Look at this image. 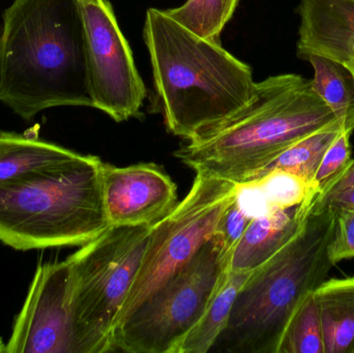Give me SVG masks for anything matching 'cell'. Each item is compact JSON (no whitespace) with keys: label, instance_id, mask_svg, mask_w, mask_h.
Returning a JSON list of instances; mask_svg holds the SVG:
<instances>
[{"label":"cell","instance_id":"44dd1931","mask_svg":"<svg viewBox=\"0 0 354 353\" xmlns=\"http://www.w3.org/2000/svg\"><path fill=\"white\" fill-rule=\"evenodd\" d=\"M351 136V133L341 131L339 136L324 153L313 180L314 187L318 191L316 201L324 198L330 192L332 187L353 163Z\"/></svg>","mask_w":354,"mask_h":353},{"label":"cell","instance_id":"277c9868","mask_svg":"<svg viewBox=\"0 0 354 353\" xmlns=\"http://www.w3.org/2000/svg\"><path fill=\"white\" fill-rule=\"evenodd\" d=\"M337 211H313L303 229L263 265L239 290L228 323L212 350L279 353L283 336L301 303L326 280L334 265L328 247Z\"/></svg>","mask_w":354,"mask_h":353},{"label":"cell","instance_id":"d4e9b609","mask_svg":"<svg viewBox=\"0 0 354 353\" xmlns=\"http://www.w3.org/2000/svg\"><path fill=\"white\" fill-rule=\"evenodd\" d=\"M353 187H354V161L353 163L351 164V167L346 170V172H345L340 178H339L338 182L332 187L330 192H328L324 198L330 196V195L335 194V193L341 192V191L346 190V189L353 188ZM320 200H322V199H320ZM316 202H317V201H316Z\"/></svg>","mask_w":354,"mask_h":353},{"label":"cell","instance_id":"6da1fadb","mask_svg":"<svg viewBox=\"0 0 354 353\" xmlns=\"http://www.w3.org/2000/svg\"><path fill=\"white\" fill-rule=\"evenodd\" d=\"M0 102L24 120L93 107L80 0H14L2 15Z\"/></svg>","mask_w":354,"mask_h":353},{"label":"cell","instance_id":"8fae6325","mask_svg":"<svg viewBox=\"0 0 354 353\" xmlns=\"http://www.w3.org/2000/svg\"><path fill=\"white\" fill-rule=\"evenodd\" d=\"M102 194L110 226L153 225L178 203L176 184L153 163H103Z\"/></svg>","mask_w":354,"mask_h":353},{"label":"cell","instance_id":"52a82bcc","mask_svg":"<svg viewBox=\"0 0 354 353\" xmlns=\"http://www.w3.org/2000/svg\"><path fill=\"white\" fill-rule=\"evenodd\" d=\"M233 251L214 233L111 337V352L176 353L229 271Z\"/></svg>","mask_w":354,"mask_h":353},{"label":"cell","instance_id":"7402d4cb","mask_svg":"<svg viewBox=\"0 0 354 353\" xmlns=\"http://www.w3.org/2000/svg\"><path fill=\"white\" fill-rule=\"evenodd\" d=\"M333 265L354 258V211H337L336 226L328 247Z\"/></svg>","mask_w":354,"mask_h":353},{"label":"cell","instance_id":"7a4b0ae2","mask_svg":"<svg viewBox=\"0 0 354 353\" xmlns=\"http://www.w3.org/2000/svg\"><path fill=\"white\" fill-rule=\"evenodd\" d=\"M153 70V109L170 134L191 140L239 113L256 93L251 66L165 10L149 8L143 28Z\"/></svg>","mask_w":354,"mask_h":353},{"label":"cell","instance_id":"484cf974","mask_svg":"<svg viewBox=\"0 0 354 353\" xmlns=\"http://www.w3.org/2000/svg\"><path fill=\"white\" fill-rule=\"evenodd\" d=\"M343 64H344V66L351 70L354 78V60H349V61L343 62Z\"/></svg>","mask_w":354,"mask_h":353},{"label":"cell","instance_id":"e0dca14e","mask_svg":"<svg viewBox=\"0 0 354 353\" xmlns=\"http://www.w3.org/2000/svg\"><path fill=\"white\" fill-rule=\"evenodd\" d=\"M303 60L314 70L312 87L328 106L342 131H354V78L351 70L336 60L310 54Z\"/></svg>","mask_w":354,"mask_h":353},{"label":"cell","instance_id":"5bb4252c","mask_svg":"<svg viewBox=\"0 0 354 353\" xmlns=\"http://www.w3.org/2000/svg\"><path fill=\"white\" fill-rule=\"evenodd\" d=\"M324 353H354V277L326 280L315 292Z\"/></svg>","mask_w":354,"mask_h":353},{"label":"cell","instance_id":"7c38bea8","mask_svg":"<svg viewBox=\"0 0 354 353\" xmlns=\"http://www.w3.org/2000/svg\"><path fill=\"white\" fill-rule=\"evenodd\" d=\"M297 55L354 60V0H301Z\"/></svg>","mask_w":354,"mask_h":353},{"label":"cell","instance_id":"2e32d148","mask_svg":"<svg viewBox=\"0 0 354 353\" xmlns=\"http://www.w3.org/2000/svg\"><path fill=\"white\" fill-rule=\"evenodd\" d=\"M252 271H228L205 312L183 338L176 353H206L212 350L228 323L239 290Z\"/></svg>","mask_w":354,"mask_h":353},{"label":"cell","instance_id":"9a60e30c","mask_svg":"<svg viewBox=\"0 0 354 353\" xmlns=\"http://www.w3.org/2000/svg\"><path fill=\"white\" fill-rule=\"evenodd\" d=\"M78 153L35 136L0 130V182L76 157Z\"/></svg>","mask_w":354,"mask_h":353},{"label":"cell","instance_id":"4316f807","mask_svg":"<svg viewBox=\"0 0 354 353\" xmlns=\"http://www.w3.org/2000/svg\"><path fill=\"white\" fill-rule=\"evenodd\" d=\"M0 353H6V343L1 337H0Z\"/></svg>","mask_w":354,"mask_h":353},{"label":"cell","instance_id":"30bf717a","mask_svg":"<svg viewBox=\"0 0 354 353\" xmlns=\"http://www.w3.org/2000/svg\"><path fill=\"white\" fill-rule=\"evenodd\" d=\"M6 353H79L68 258L35 269Z\"/></svg>","mask_w":354,"mask_h":353},{"label":"cell","instance_id":"9c48e42d","mask_svg":"<svg viewBox=\"0 0 354 353\" xmlns=\"http://www.w3.org/2000/svg\"><path fill=\"white\" fill-rule=\"evenodd\" d=\"M93 108L116 122L141 115L147 89L109 0H80Z\"/></svg>","mask_w":354,"mask_h":353},{"label":"cell","instance_id":"ac0fdd59","mask_svg":"<svg viewBox=\"0 0 354 353\" xmlns=\"http://www.w3.org/2000/svg\"><path fill=\"white\" fill-rule=\"evenodd\" d=\"M341 131L342 128L339 122H335L312 133L283 151L253 178L272 170H281L295 174L314 186V176L324 159V153L339 136Z\"/></svg>","mask_w":354,"mask_h":353},{"label":"cell","instance_id":"5b68a950","mask_svg":"<svg viewBox=\"0 0 354 353\" xmlns=\"http://www.w3.org/2000/svg\"><path fill=\"white\" fill-rule=\"evenodd\" d=\"M104 162L81 155L0 182V242L20 251L83 246L110 227Z\"/></svg>","mask_w":354,"mask_h":353},{"label":"cell","instance_id":"603a6c76","mask_svg":"<svg viewBox=\"0 0 354 353\" xmlns=\"http://www.w3.org/2000/svg\"><path fill=\"white\" fill-rule=\"evenodd\" d=\"M250 222L251 219L241 211L235 200H233L221 217L214 233L222 238L228 250L233 251Z\"/></svg>","mask_w":354,"mask_h":353},{"label":"cell","instance_id":"8992f818","mask_svg":"<svg viewBox=\"0 0 354 353\" xmlns=\"http://www.w3.org/2000/svg\"><path fill=\"white\" fill-rule=\"evenodd\" d=\"M151 226H110L68 257L79 353L111 352V337L149 246Z\"/></svg>","mask_w":354,"mask_h":353},{"label":"cell","instance_id":"3957f363","mask_svg":"<svg viewBox=\"0 0 354 353\" xmlns=\"http://www.w3.org/2000/svg\"><path fill=\"white\" fill-rule=\"evenodd\" d=\"M335 122L310 79L277 75L257 82L253 99L239 113L187 140L174 155L196 173L241 184L291 145Z\"/></svg>","mask_w":354,"mask_h":353},{"label":"cell","instance_id":"cb8c5ba5","mask_svg":"<svg viewBox=\"0 0 354 353\" xmlns=\"http://www.w3.org/2000/svg\"><path fill=\"white\" fill-rule=\"evenodd\" d=\"M324 207H332L335 211H354V187L317 201L314 205L313 211H319Z\"/></svg>","mask_w":354,"mask_h":353},{"label":"cell","instance_id":"d6986e66","mask_svg":"<svg viewBox=\"0 0 354 353\" xmlns=\"http://www.w3.org/2000/svg\"><path fill=\"white\" fill-rule=\"evenodd\" d=\"M239 0H187L165 10L169 16L203 39L221 43V33L234 15Z\"/></svg>","mask_w":354,"mask_h":353},{"label":"cell","instance_id":"4fadbf2b","mask_svg":"<svg viewBox=\"0 0 354 353\" xmlns=\"http://www.w3.org/2000/svg\"><path fill=\"white\" fill-rule=\"evenodd\" d=\"M313 196L303 203L252 219L233 250L229 271H252L274 256L299 234L315 205Z\"/></svg>","mask_w":354,"mask_h":353},{"label":"cell","instance_id":"ffe728a7","mask_svg":"<svg viewBox=\"0 0 354 353\" xmlns=\"http://www.w3.org/2000/svg\"><path fill=\"white\" fill-rule=\"evenodd\" d=\"M279 353H324V333L313 292L288 323Z\"/></svg>","mask_w":354,"mask_h":353},{"label":"cell","instance_id":"ba28073f","mask_svg":"<svg viewBox=\"0 0 354 353\" xmlns=\"http://www.w3.org/2000/svg\"><path fill=\"white\" fill-rule=\"evenodd\" d=\"M237 184L196 173L187 196L151 226L149 246L114 330L128 319L210 240ZM113 330V331H114Z\"/></svg>","mask_w":354,"mask_h":353}]
</instances>
